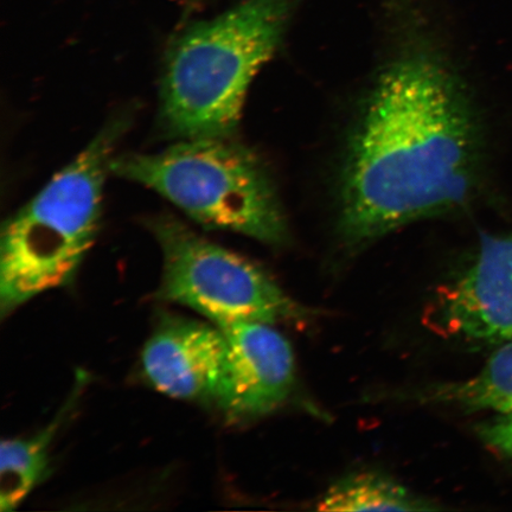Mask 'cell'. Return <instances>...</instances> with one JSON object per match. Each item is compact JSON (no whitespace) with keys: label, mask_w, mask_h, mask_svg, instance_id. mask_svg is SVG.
Wrapping results in <instances>:
<instances>
[{"label":"cell","mask_w":512,"mask_h":512,"mask_svg":"<svg viewBox=\"0 0 512 512\" xmlns=\"http://www.w3.org/2000/svg\"><path fill=\"white\" fill-rule=\"evenodd\" d=\"M482 137L463 83L435 51L414 46L383 70L352 137L342 232L354 245L469 200Z\"/></svg>","instance_id":"cell-1"},{"label":"cell","mask_w":512,"mask_h":512,"mask_svg":"<svg viewBox=\"0 0 512 512\" xmlns=\"http://www.w3.org/2000/svg\"><path fill=\"white\" fill-rule=\"evenodd\" d=\"M298 0H241L191 24L166 50L160 124L172 139L230 138L247 93L283 40Z\"/></svg>","instance_id":"cell-2"},{"label":"cell","mask_w":512,"mask_h":512,"mask_svg":"<svg viewBox=\"0 0 512 512\" xmlns=\"http://www.w3.org/2000/svg\"><path fill=\"white\" fill-rule=\"evenodd\" d=\"M131 113L108 120L72 163L3 224L0 316L75 277L100 227L102 195Z\"/></svg>","instance_id":"cell-3"},{"label":"cell","mask_w":512,"mask_h":512,"mask_svg":"<svg viewBox=\"0 0 512 512\" xmlns=\"http://www.w3.org/2000/svg\"><path fill=\"white\" fill-rule=\"evenodd\" d=\"M111 174L157 192L204 228L268 245L286 240L271 178L234 137L178 140L152 155L127 153L113 158Z\"/></svg>","instance_id":"cell-4"},{"label":"cell","mask_w":512,"mask_h":512,"mask_svg":"<svg viewBox=\"0 0 512 512\" xmlns=\"http://www.w3.org/2000/svg\"><path fill=\"white\" fill-rule=\"evenodd\" d=\"M163 254L158 296L224 326L302 322L310 312L294 302L254 262L202 238L175 216L150 221Z\"/></svg>","instance_id":"cell-5"},{"label":"cell","mask_w":512,"mask_h":512,"mask_svg":"<svg viewBox=\"0 0 512 512\" xmlns=\"http://www.w3.org/2000/svg\"><path fill=\"white\" fill-rule=\"evenodd\" d=\"M430 323L445 336L512 341V233L482 235L476 261L435 299Z\"/></svg>","instance_id":"cell-6"},{"label":"cell","mask_w":512,"mask_h":512,"mask_svg":"<svg viewBox=\"0 0 512 512\" xmlns=\"http://www.w3.org/2000/svg\"><path fill=\"white\" fill-rule=\"evenodd\" d=\"M220 329L227 336L229 354L215 406L235 422L274 412L296 382L291 344L273 324L243 322Z\"/></svg>","instance_id":"cell-7"},{"label":"cell","mask_w":512,"mask_h":512,"mask_svg":"<svg viewBox=\"0 0 512 512\" xmlns=\"http://www.w3.org/2000/svg\"><path fill=\"white\" fill-rule=\"evenodd\" d=\"M228 354V339L219 326L171 316L147 339L142 370L150 386L171 399L215 405Z\"/></svg>","instance_id":"cell-8"},{"label":"cell","mask_w":512,"mask_h":512,"mask_svg":"<svg viewBox=\"0 0 512 512\" xmlns=\"http://www.w3.org/2000/svg\"><path fill=\"white\" fill-rule=\"evenodd\" d=\"M80 389L78 383L66 405L42 430L27 438L3 440L0 446V511L17 509L47 475L51 444L79 399Z\"/></svg>","instance_id":"cell-9"},{"label":"cell","mask_w":512,"mask_h":512,"mask_svg":"<svg viewBox=\"0 0 512 512\" xmlns=\"http://www.w3.org/2000/svg\"><path fill=\"white\" fill-rule=\"evenodd\" d=\"M431 502L412 494L392 478L379 473H357L345 477L326 492L320 511H431Z\"/></svg>","instance_id":"cell-10"},{"label":"cell","mask_w":512,"mask_h":512,"mask_svg":"<svg viewBox=\"0 0 512 512\" xmlns=\"http://www.w3.org/2000/svg\"><path fill=\"white\" fill-rule=\"evenodd\" d=\"M428 399L470 411L512 413V341L504 342L475 377L434 388Z\"/></svg>","instance_id":"cell-11"},{"label":"cell","mask_w":512,"mask_h":512,"mask_svg":"<svg viewBox=\"0 0 512 512\" xmlns=\"http://www.w3.org/2000/svg\"><path fill=\"white\" fill-rule=\"evenodd\" d=\"M480 439L491 450L512 460V413L498 414L478 428Z\"/></svg>","instance_id":"cell-12"}]
</instances>
